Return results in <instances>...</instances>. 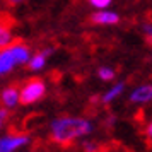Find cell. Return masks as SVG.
Wrapping results in <instances>:
<instances>
[{
  "mask_svg": "<svg viewBox=\"0 0 152 152\" xmlns=\"http://www.w3.org/2000/svg\"><path fill=\"white\" fill-rule=\"evenodd\" d=\"M94 125L82 116H58L50 123V137L60 145L74 144L92 133Z\"/></svg>",
  "mask_w": 152,
  "mask_h": 152,
  "instance_id": "obj_1",
  "label": "cell"
},
{
  "mask_svg": "<svg viewBox=\"0 0 152 152\" xmlns=\"http://www.w3.org/2000/svg\"><path fill=\"white\" fill-rule=\"evenodd\" d=\"M46 94V84L43 79L34 77V79H29L22 84L21 87V104L24 106H31V104L41 101Z\"/></svg>",
  "mask_w": 152,
  "mask_h": 152,
  "instance_id": "obj_2",
  "label": "cell"
},
{
  "mask_svg": "<svg viewBox=\"0 0 152 152\" xmlns=\"http://www.w3.org/2000/svg\"><path fill=\"white\" fill-rule=\"evenodd\" d=\"M29 144L26 133H7L0 135V152H19Z\"/></svg>",
  "mask_w": 152,
  "mask_h": 152,
  "instance_id": "obj_3",
  "label": "cell"
},
{
  "mask_svg": "<svg viewBox=\"0 0 152 152\" xmlns=\"http://www.w3.org/2000/svg\"><path fill=\"white\" fill-rule=\"evenodd\" d=\"M17 104H21V87L12 84L0 91V106H4L5 110H14Z\"/></svg>",
  "mask_w": 152,
  "mask_h": 152,
  "instance_id": "obj_4",
  "label": "cell"
},
{
  "mask_svg": "<svg viewBox=\"0 0 152 152\" xmlns=\"http://www.w3.org/2000/svg\"><path fill=\"white\" fill-rule=\"evenodd\" d=\"M152 101V84H144V86H138L132 91L130 94V103L133 104H145Z\"/></svg>",
  "mask_w": 152,
  "mask_h": 152,
  "instance_id": "obj_5",
  "label": "cell"
},
{
  "mask_svg": "<svg viewBox=\"0 0 152 152\" xmlns=\"http://www.w3.org/2000/svg\"><path fill=\"white\" fill-rule=\"evenodd\" d=\"M12 33H10V19L7 15L0 17V50H5L12 45Z\"/></svg>",
  "mask_w": 152,
  "mask_h": 152,
  "instance_id": "obj_6",
  "label": "cell"
},
{
  "mask_svg": "<svg viewBox=\"0 0 152 152\" xmlns=\"http://www.w3.org/2000/svg\"><path fill=\"white\" fill-rule=\"evenodd\" d=\"M53 53V48H46V50H41V51H38L36 55L31 56V60H29L28 67L31 70H41L45 67V63H46V58Z\"/></svg>",
  "mask_w": 152,
  "mask_h": 152,
  "instance_id": "obj_7",
  "label": "cell"
},
{
  "mask_svg": "<svg viewBox=\"0 0 152 152\" xmlns=\"http://www.w3.org/2000/svg\"><path fill=\"white\" fill-rule=\"evenodd\" d=\"M120 21V15L115 12H96L91 15L92 24H116Z\"/></svg>",
  "mask_w": 152,
  "mask_h": 152,
  "instance_id": "obj_8",
  "label": "cell"
},
{
  "mask_svg": "<svg viewBox=\"0 0 152 152\" xmlns=\"http://www.w3.org/2000/svg\"><path fill=\"white\" fill-rule=\"evenodd\" d=\"M123 91H125V82H116L113 87H110V89L106 91L103 94V97H101V101H103L104 104H110L113 103L116 97H120L121 94H123Z\"/></svg>",
  "mask_w": 152,
  "mask_h": 152,
  "instance_id": "obj_9",
  "label": "cell"
},
{
  "mask_svg": "<svg viewBox=\"0 0 152 152\" xmlns=\"http://www.w3.org/2000/svg\"><path fill=\"white\" fill-rule=\"evenodd\" d=\"M115 70L110 69V67H101V69L97 70V77L101 79V80H104V82H110V80H113L115 79Z\"/></svg>",
  "mask_w": 152,
  "mask_h": 152,
  "instance_id": "obj_10",
  "label": "cell"
},
{
  "mask_svg": "<svg viewBox=\"0 0 152 152\" xmlns=\"http://www.w3.org/2000/svg\"><path fill=\"white\" fill-rule=\"evenodd\" d=\"M82 147H84L86 152H99L101 151L99 144H97V142H91V140H86V142L82 144Z\"/></svg>",
  "mask_w": 152,
  "mask_h": 152,
  "instance_id": "obj_11",
  "label": "cell"
},
{
  "mask_svg": "<svg viewBox=\"0 0 152 152\" xmlns=\"http://www.w3.org/2000/svg\"><path fill=\"white\" fill-rule=\"evenodd\" d=\"M144 36L145 39L152 45V24H145L144 26Z\"/></svg>",
  "mask_w": 152,
  "mask_h": 152,
  "instance_id": "obj_12",
  "label": "cell"
},
{
  "mask_svg": "<svg viewBox=\"0 0 152 152\" xmlns=\"http://www.w3.org/2000/svg\"><path fill=\"white\" fill-rule=\"evenodd\" d=\"M89 2L94 5V7H99V9L108 7V5L111 4V0H89Z\"/></svg>",
  "mask_w": 152,
  "mask_h": 152,
  "instance_id": "obj_13",
  "label": "cell"
},
{
  "mask_svg": "<svg viewBox=\"0 0 152 152\" xmlns=\"http://www.w3.org/2000/svg\"><path fill=\"white\" fill-rule=\"evenodd\" d=\"M7 118H9V110H5L4 106H0V128L4 126V123H5Z\"/></svg>",
  "mask_w": 152,
  "mask_h": 152,
  "instance_id": "obj_14",
  "label": "cell"
},
{
  "mask_svg": "<svg viewBox=\"0 0 152 152\" xmlns=\"http://www.w3.org/2000/svg\"><path fill=\"white\" fill-rule=\"evenodd\" d=\"M145 135H147V137L152 140V120L147 123V126H145Z\"/></svg>",
  "mask_w": 152,
  "mask_h": 152,
  "instance_id": "obj_15",
  "label": "cell"
},
{
  "mask_svg": "<svg viewBox=\"0 0 152 152\" xmlns=\"http://www.w3.org/2000/svg\"><path fill=\"white\" fill-rule=\"evenodd\" d=\"M22 0H9V4H10V5H17V4H21Z\"/></svg>",
  "mask_w": 152,
  "mask_h": 152,
  "instance_id": "obj_16",
  "label": "cell"
}]
</instances>
